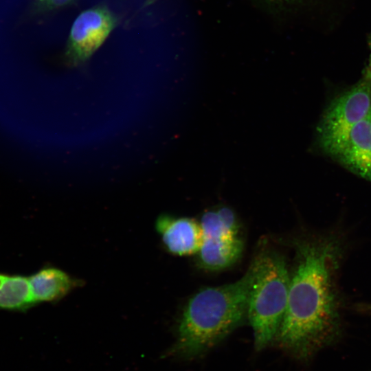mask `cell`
I'll return each mask as SVG.
<instances>
[{
  "mask_svg": "<svg viewBox=\"0 0 371 371\" xmlns=\"http://www.w3.org/2000/svg\"><path fill=\"white\" fill-rule=\"evenodd\" d=\"M286 311L274 341L284 350L306 357L337 336L340 315L335 273L343 252L333 235L293 241Z\"/></svg>",
  "mask_w": 371,
  "mask_h": 371,
  "instance_id": "6da1fadb",
  "label": "cell"
},
{
  "mask_svg": "<svg viewBox=\"0 0 371 371\" xmlns=\"http://www.w3.org/2000/svg\"><path fill=\"white\" fill-rule=\"evenodd\" d=\"M249 269L234 282L204 288L187 302L169 353L191 359L210 349L247 317Z\"/></svg>",
  "mask_w": 371,
  "mask_h": 371,
  "instance_id": "7a4b0ae2",
  "label": "cell"
},
{
  "mask_svg": "<svg viewBox=\"0 0 371 371\" xmlns=\"http://www.w3.org/2000/svg\"><path fill=\"white\" fill-rule=\"evenodd\" d=\"M247 317L254 344L262 350L274 341L287 304L291 274L283 256L273 250L260 252L249 267Z\"/></svg>",
  "mask_w": 371,
  "mask_h": 371,
  "instance_id": "3957f363",
  "label": "cell"
},
{
  "mask_svg": "<svg viewBox=\"0 0 371 371\" xmlns=\"http://www.w3.org/2000/svg\"><path fill=\"white\" fill-rule=\"evenodd\" d=\"M370 113L371 79L365 76L324 111L317 129L322 149L335 157L354 126Z\"/></svg>",
  "mask_w": 371,
  "mask_h": 371,
  "instance_id": "277c9868",
  "label": "cell"
},
{
  "mask_svg": "<svg viewBox=\"0 0 371 371\" xmlns=\"http://www.w3.org/2000/svg\"><path fill=\"white\" fill-rule=\"evenodd\" d=\"M117 24V17L105 5H95L81 12L69 31L65 49L69 64L78 66L88 60Z\"/></svg>",
  "mask_w": 371,
  "mask_h": 371,
  "instance_id": "5b68a950",
  "label": "cell"
},
{
  "mask_svg": "<svg viewBox=\"0 0 371 371\" xmlns=\"http://www.w3.org/2000/svg\"><path fill=\"white\" fill-rule=\"evenodd\" d=\"M155 225L170 253L183 256L197 254L199 251L203 241L199 222L187 217L161 215Z\"/></svg>",
  "mask_w": 371,
  "mask_h": 371,
  "instance_id": "8992f818",
  "label": "cell"
},
{
  "mask_svg": "<svg viewBox=\"0 0 371 371\" xmlns=\"http://www.w3.org/2000/svg\"><path fill=\"white\" fill-rule=\"evenodd\" d=\"M335 158L349 170L371 182V113L354 126Z\"/></svg>",
  "mask_w": 371,
  "mask_h": 371,
  "instance_id": "52a82bcc",
  "label": "cell"
},
{
  "mask_svg": "<svg viewBox=\"0 0 371 371\" xmlns=\"http://www.w3.org/2000/svg\"><path fill=\"white\" fill-rule=\"evenodd\" d=\"M243 242L239 237L203 238L198 251V265L202 269L218 271L234 264L240 257Z\"/></svg>",
  "mask_w": 371,
  "mask_h": 371,
  "instance_id": "ba28073f",
  "label": "cell"
},
{
  "mask_svg": "<svg viewBox=\"0 0 371 371\" xmlns=\"http://www.w3.org/2000/svg\"><path fill=\"white\" fill-rule=\"evenodd\" d=\"M28 279L36 304L57 301L76 285L67 273L55 267L42 268Z\"/></svg>",
  "mask_w": 371,
  "mask_h": 371,
  "instance_id": "9c48e42d",
  "label": "cell"
},
{
  "mask_svg": "<svg viewBox=\"0 0 371 371\" xmlns=\"http://www.w3.org/2000/svg\"><path fill=\"white\" fill-rule=\"evenodd\" d=\"M35 304L28 276L0 273V310L24 312Z\"/></svg>",
  "mask_w": 371,
  "mask_h": 371,
  "instance_id": "30bf717a",
  "label": "cell"
},
{
  "mask_svg": "<svg viewBox=\"0 0 371 371\" xmlns=\"http://www.w3.org/2000/svg\"><path fill=\"white\" fill-rule=\"evenodd\" d=\"M203 238L239 237V223L232 209L221 206L216 210H208L199 222Z\"/></svg>",
  "mask_w": 371,
  "mask_h": 371,
  "instance_id": "8fae6325",
  "label": "cell"
},
{
  "mask_svg": "<svg viewBox=\"0 0 371 371\" xmlns=\"http://www.w3.org/2000/svg\"><path fill=\"white\" fill-rule=\"evenodd\" d=\"M75 0H32L29 15L33 16L53 11L73 3Z\"/></svg>",
  "mask_w": 371,
  "mask_h": 371,
  "instance_id": "7c38bea8",
  "label": "cell"
},
{
  "mask_svg": "<svg viewBox=\"0 0 371 371\" xmlns=\"http://www.w3.org/2000/svg\"><path fill=\"white\" fill-rule=\"evenodd\" d=\"M262 4L275 9H285L304 5L312 0H258Z\"/></svg>",
  "mask_w": 371,
  "mask_h": 371,
  "instance_id": "4fadbf2b",
  "label": "cell"
},
{
  "mask_svg": "<svg viewBox=\"0 0 371 371\" xmlns=\"http://www.w3.org/2000/svg\"><path fill=\"white\" fill-rule=\"evenodd\" d=\"M365 76H366L367 78L371 79V56L370 57L368 65V67L366 68Z\"/></svg>",
  "mask_w": 371,
  "mask_h": 371,
  "instance_id": "5bb4252c",
  "label": "cell"
},
{
  "mask_svg": "<svg viewBox=\"0 0 371 371\" xmlns=\"http://www.w3.org/2000/svg\"><path fill=\"white\" fill-rule=\"evenodd\" d=\"M368 44H369V46H370V49L371 50V34H370V38H369ZM370 56H371V54H370Z\"/></svg>",
  "mask_w": 371,
  "mask_h": 371,
  "instance_id": "9a60e30c",
  "label": "cell"
}]
</instances>
